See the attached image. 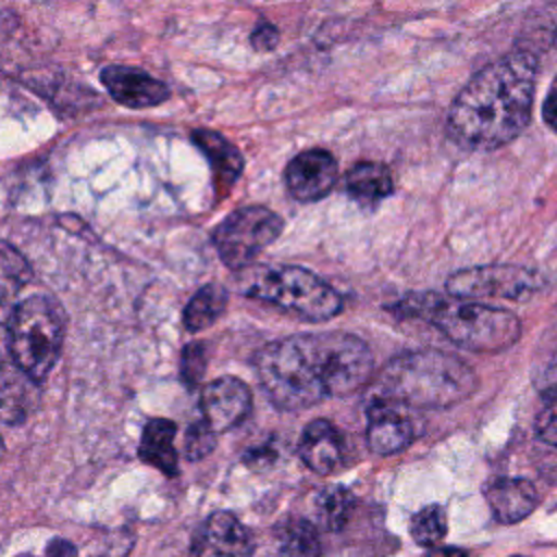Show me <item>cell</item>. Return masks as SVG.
<instances>
[{"label": "cell", "instance_id": "cell-17", "mask_svg": "<svg viewBox=\"0 0 557 557\" xmlns=\"http://www.w3.org/2000/svg\"><path fill=\"white\" fill-rule=\"evenodd\" d=\"M176 424L165 418H152L146 422L139 444V457L159 468L163 474L174 476L178 472V457L174 448Z\"/></svg>", "mask_w": 557, "mask_h": 557}, {"label": "cell", "instance_id": "cell-25", "mask_svg": "<svg viewBox=\"0 0 557 557\" xmlns=\"http://www.w3.org/2000/svg\"><path fill=\"white\" fill-rule=\"evenodd\" d=\"M213 448H215V431L205 420L194 422L185 435V457L189 461H198L207 457Z\"/></svg>", "mask_w": 557, "mask_h": 557}, {"label": "cell", "instance_id": "cell-22", "mask_svg": "<svg viewBox=\"0 0 557 557\" xmlns=\"http://www.w3.org/2000/svg\"><path fill=\"white\" fill-rule=\"evenodd\" d=\"M446 535V513L440 505H426L411 518V537L420 546H435Z\"/></svg>", "mask_w": 557, "mask_h": 557}, {"label": "cell", "instance_id": "cell-26", "mask_svg": "<svg viewBox=\"0 0 557 557\" xmlns=\"http://www.w3.org/2000/svg\"><path fill=\"white\" fill-rule=\"evenodd\" d=\"M535 431L540 440L557 446V389L544 394V405L535 418Z\"/></svg>", "mask_w": 557, "mask_h": 557}, {"label": "cell", "instance_id": "cell-30", "mask_svg": "<svg viewBox=\"0 0 557 557\" xmlns=\"http://www.w3.org/2000/svg\"><path fill=\"white\" fill-rule=\"evenodd\" d=\"M426 557H468V553L457 546H433L429 548Z\"/></svg>", "mask_w": 557, "mask_h": 557}, {"label": "cell", "instance_id": "cell-1", "mask_svg": "<svg viewBox=\"0 0 557 557\" xmlns=\"http://www.w3.org/2000/svg\"><path fill=\"white\" fill-rule=\"evenodd\" d=\"M255 368L274 407L302 411L324 398H344L366 387L374 357L361 337L324 331L270 342L257 352Z\"/></svg>", "mask_w": 557, "mask_h": 557}, {"label": "cell", "instance_id": "cell-10", "mask_svg": "<svg viewBox=\"0 0 557 557\" xmlns=\"http://www.w3.org/2000/svg\"><path fill=\"white\" fill-rule=\"evenodd\" d=\"M250 531L226 511L211 513L194 533L189 557H252Z\"/></svg>", "mask_w": 557, "mask_h": 557}, {"label": "cell", "instance_id": "cell-18", "mask_svg": "<svg viewBox=\"0 0 557 557\" xmlns=\"http://www.w3.org/2000/svg\"><path fill=\"white\" fill-rule=\"evenodd\" d=\"M348 194L363 207H374L394 189L389 170L376 161H359L346 176Z\"/></svg>", "mask_w": 557, "mask_h": 557}, {"label": "cell", "instance_id": "cell-6", "mask_svg": "<svg viewBox=\"0 0 557 557\" xmlns=\"http://www.w3.org/2000/svg\"><path fill=\"white\" fill-rule=\"evenodd\" d=\"M239 289L307 322H324L339 313L342 296L313 272L298 265H255L244 270Z\"/></svg>", "mask_w": 557, "mask_h": 557}, {"label": "cell", "instance_id": "cell-21", "mask_svg": "<svg viewBox=\"0 0 557 557\" xmlns=\"http://www.w3.org/2000/svg\"><path fill=\"white\" fill-rule=\"evenodd\" d=\"M352 505H355L352 494L342 485H329L320 490L315 496L318 518L331 531H339L346 524L352 511Z\"/></svg>", "mask_w": 557, "mask_h": 557}, {"label": "cell", "instance_id": "cell-5", "mask_svg": "<svg viewBox=\"0 0 557 557\" xmlns=\"http://www.w3.org/2000/svg\"><path fill=\"white\" fill-rule=\"evenodd\" d=\"M65 337V313L50 296L20 300L7 318V348L13 366L30 381L44 383L52 372Z\"/></svg>", "mask_w": 557, "mask_h": 557}, {"label": "cell", "instance_id": "cell-7", "mask_svg": "<svg viewBox=\"0 0 557 557\" xmlns=\"http://www.w3.org/2000/svg\"><path fill=\"white\" fill-rule=\"evenodd\" d=\"M283 231V220L268 207L250 205L228 213L213 231V246L224 265L246 270Z\"/></svg>", "mask_w": 557, "mask_h": 557}, {"label": "cell", "instance_id": "cell-4", "mask_svg": "<svg viewBox=\"0 0 557 557\" xmlns=\"http://www.w3.org/2000/svg\"><path fill=\"white\" fill-rule=\"evenodd\" d=\"M398 311L426 320L453 344L476 352L507 350L522 333L520 320L511 311L453 296L411 294L398 302Z\"/></svg>", "mask_w": 557, "mask_h": 557}, {"label": "cell", "instance_id": "cell-3", "mask_svg": "<svg viewBox=\"0 0 557 557\" xmlns=\"http://www.w3.org/2000/svg\"><path fill=\"white\" fill-rule=\"evenodd\" d=\"M474 370L457 355L424 348L396 355L379 372L370 400L405 409H446L476 389Z\"/></svg>", "mask_w": 557, "mask_h": 557}, {"label": "cell", "instance_id": "cell-9", "mask_svg": "<svg viewBox=\"0 0 557 557\" xmlns=\"http://www.w3.org/2000/svg\"><path fill=\"white\" fill-rule=\"evenodd\" d=\"M339 168L337 159L322 148H309L298 152L285 168V185L292 198L300 202H313L324 198L335 181Z\"/></svg>", "mask_w": 557, "mask_h": 557}, {"label": "cell", "instance_id": "cell-23", "mask_svg": "<svg viewBox=\"0 0 557 557\" xmlns=\"http://www.w3.org/2000/svg\"><path fill=\"white\" fill-rule=\"evenodd\" d=\"M28 276L30 270L24 257L11 244H2V296L9 298L11 294H15L28 283Z\"/></svg>", "mask_w": 557, "mask_h": 557}, {"label": "cell", "instance_id": "cell-15", "mask_svg": "<svg viewBox=\"0 0 557 557\" xmlns=\"http://www.w3.org/2000/svg\"><path fill=\"white\" fill-rule=\"evenodd\" d=\"M485 498L494 518L503 524L524 520L537 507V490L527 479H494L485 485Z\"/></svg>", "mask_w": 557, "mask_h": 557}, {"label": "cell", "instance_id": "cell-14", "mask_svg": "<svg viewBox=\"0 0 557 557\" xmlns=\"http://www.w3.org/2000/svg\"><path fill=\"white\" fill-rule=\"evenodd\" d=\"M298 455L309 470L331 474L344 461V437L333 422L324 418L311 420L300 435Z\"/></svg>", "mask_w": 557, "mask_h": 557}, {"label": "cell", "instance_id": "cell-16", "mask_svg": "<svg viewBox=\"0 0 557 557\" xmlns=\"http://www.w3.org/2000/svg\"><path fill=\"white\" fill-rule=\"evenodd\" d=\"M194 144L207 154L211 168H213V181L215 189L220 194H228L233 183L244 170V157L242 152L222 135L209 128H198L191 133Z\"/></svg>", "mask_w": 557, "mask_h": 557}, {"label": "cell", "instance_id": "cell-28", "mask_svg": "<svg viewBox=\"0 0 557 557\" xmlns=\"http://www.w3.org/2000/svg\"><path fill=\"white\" fill-rule=\"evenodd\" d=\"M542 115H544V122L557 133V76L550 85V91L544 100V109H542Z\"/></svg>", "mask_w": 557, "mask_h": 557}, {"label": "cell", "instance_id": "cell-20", "mask_svg": "<svg viewBox=\"0 0 557 557\" xmlns=\"http://www.w3.org/2000/svg\"><path fill=\"white\" fill-rule=\"evenodd\" d=\"M281 557H320V540L311 522L289 520L278 533Z\"/></svg>", "mask_w": 557, "mask_h": 557}, {"label": "cell", "instance_id": "cell-12", "mask_svg": "<svg viewBox=\"0 0 557 557\" xmlns=\"http://www.w3.org/2000/svg\"><path fill=\"white\" fill-rule=\"evenodd\" d=\"M100 81L107 87L109 96L128 109L157 107L170 98V89L165 87V83L137 67L107 65L100 72Z\"/></svg>", "mask_w": 557, "mask_h": 557}, {"label": "cell", "instance_id": "cell-31", "mask_svg": "<svg viewBox=\"0 0 557 557\" xmlns=\"http://www.w3.org/2000/svg\"><path fill=\"white\" fill-rule=\"evenodd\" d=\"M516 557H522V555H516Z\"/></svg>", "mask_w": 557, "mask_h": 557}, {"label": "cell", "instance_id": "cell-29", "mask_svg": "<svg viewBox=\"0 0 557 557\" xmlns=\"http://www.w3.org/2000/svg\"><path fill=\"white\" fill-rule=\"evenodd\" d=\"M48 555H50V557H74L76 550H74V546H72L70 542H65V540H54V542L50 544V548H48Z\"/></svg>", "mask_w": 557, "mask_h": 557}, {"label": "cell", "instance_id": "cell-27", "mask_svg": "<svg viewBox=\"0 0 557 557\" xmlns=\"http://www.w3.org/2000/svg\"><path fill=\"white\" fill-rule=\"evenodd\" d=\"M250 44H252V48L259 50V52H270V50H274L276 44H278V28H276L274 24H270V22H261V24L252 30Z\"/></svg>", "mask_w": 557, "mask_h": 557}, {"label": "cell", "instance_id": "cell-2", "mask_svg": "<svg viewBox=\"0 0 557 557\" xmlns=\"http://www.w3.org/2000/svg\"><path fill=\"white\" fill-rule=\"evenodd\" d=\"M537 59L509 52L479 70L448 111V135L466 150H494L516 139L531 120Z\"/></svg>", "mask_w": 557, "mask_h": 557}, {"label": "cell", "instance_id": "cell-24", "mask_svg": "<svg viewBox=\"0 0 557 557\" xmlns=\"http://www.w3.org/2000/svg\"><path fill=\"white\" fill-rule=\"evenodd\" d=\"M207 370V346L202 342H191L183 348L181 355V379L185 387L194 389Z\"/></svg>", "mask_w": 557, "mask_h": 557}, {"label": "cell", "instance_id": "cell-13", "mask_svg": "<svg viewBox=\"0 0 557 557\" xmlns=\"http://www.w3.org/2000/svg\"><path fill=\"white\" fill-rule=\"evenodd\" d=\"M403 409L405 407H398V405H392L385 400L368 403L366 440H368V446L372 453L394 455L413 442L416 429Z\"/></svg>", "mask_w": 557, "mask_h": 557}, {"label": "cell", "instance_id": "cell-11", "mask_svg": "<svg viewBox=\"0 0 557 557\" xmlns=\"http://www.w3.org/2000/svg\"><path fill=\"white\" fill-rule=\"evenodd\" d=\"M252 409L250 387L237 376H220L202 387V420L218 433L237 426Z\"/></svg>", "mask_w": 557, "mask_h": 557}, {"label": "cell", "instance_id": "cell-8", "mask_svg": "<svg viewBox=\"0 0 557 557\" xmlns=\"http://www.w3.org/2000/svg\"><path fill=\"white\" fill-rule=\"evenodd\" d=\"M446 289L453 298L461 300H513L524 302L544 289L540 274L509 263L476 265L455 272L446 281Z\"/></svg>", "mask_w": 557, "mask_h": 557}, {"label": "cell", "instance_id": "cell-19", "mask_svg": "<svg viewBox=\"0 0 557 557\" xmlns=\"http://www.w3.org/2000/svg\"><path fill=\"white\" fill-rule=\"evenodd\" d=\"M228 302V294L222 285L218 283H209L205 287H200L191 300L187 302L185 311H183V324L189 333H198L205 331L207 326H211L222 311L226 309Z\"/></svg>", "mask_w": 557, "mask_h": 557}]
</instances>
